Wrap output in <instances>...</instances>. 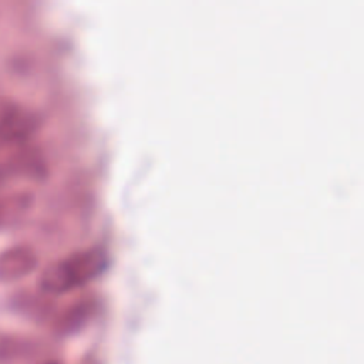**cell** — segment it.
I'll list each match as a JSON object with an SVG mask.
<instances>
[{
	"label": "cell",
	"mask_w": 364,
	"mask_h": 364,
	"mask_svg": "<svg viewBox=\"0 0 364 364\" xmlns=\"http://www.w3.org/2000/svg\"><path fill=\"white\" fill-rule=\"evenodd\" d=\"M108 266L107 253L98 247L77 250L47 264L38 279L43 293L63 294L101 276Z\"/></svg>",
	"instance_id": "obj_1"
},
{
	"label": "cell",
	"mask_w": 364,
	"mask_h": 364,
	"mask_svg": "<svg viewBox=\"0 0 364 364\" xmlns=\"http://www.w3.org/2000/svg\"><path fill=\"white\" fill-rule=\"evenodd\" d=\"M37 263L38 257L33 247L26 245L9 247L0 253V280H20L33 273L37 267Z\"/></svg>",
	"instance_id": "obj_2"
},
{
	"label": "cell",
	"mask_w": 364,
	"mask_h": 364,
	"mask_svg": "<svg viewBox=\"0 0 364 364\" xmlns=\"http://www.w3.org/2000/svg\"><path fill=\"white\" fill-rule=\"evenodd\" d=\"M38 124L40 119L34 112L11 105L0 124V142H26Z\"/></svg>",
	"instance_id": "obj_3"
},
{
	"label": "cell",
	"mask_w": 364,
	"mask_h": 364,
	"mask_svg": "<svg viewBox=\"0 0 364 364\" xmlns=\"http://www.w3.org/2000/svg\"><path fill=\"white\" fill-rule=\"evenodd\" d=\"M34 195L27 191L0 195V229L24 219L34 208Z\"/></svg>",
	"instance_id": "obj_4"
},
{
	"label": "cell",
	"mask_w": 364,
	"mask_h": 364,
	"mask_svg": "<svg viewBox=\"0 0 364 364\" xmlns=\"http://www.w3.org/2000/svg\"><path fill=\"white\" fill-rule=\"evenodd\" d=\"M94 313V303L88 300L78 301L64 310L55 320V328L60 333H70L81 327Z\"/></svg>",
	"instance_id": "obj_5"
},
{
	"label": "cell",
	"mask_w": 364,
	"mask_h": 364,
	"mask_svg": "<svg viewBox=\"0 0 364 364\" xmlns=\"http://www.w3.org/2000/svg\"><path fill=\"white\" fill-rule=\"evenodd\" d=\"M43 364H60V363H57V361H46Z\"/></svg>",
	"instance_id": "obj_6"
}]
</instances>
